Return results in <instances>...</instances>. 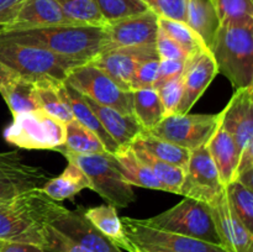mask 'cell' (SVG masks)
I'll use <instances>...</instances> for the list:
<instances>
[{
  "label": "cell",
  "instance_id": "1",
  "mask_svg": "<svg viewBox=\"0 0 253 252\" xmlns=\"http://www.w3.org/2000/svg\"><path fill=\"white\" fill-rule=\"evenodd\" d=\"M0 37L46 48L59 56L76 61H93L95 57L110 49V41L105 25L59 24L30 29H1Z\"/></svg>",
  "mask_w": 253,
  "mask_h": 252
},
{
  "label": "cell",
  "instance_id": "2",
  "mask_svg": "<svg viewBox=\"0 0 253 252\" xmlns=\"http://www.w3.org/2000/svg\"><path fill=\"white\" fill-rule=\"evenodd\" d=\"M66 208L43 193L41 187L0 203V241L43 246L48 225Z\"/></svg>",
  "mask_w": 253,
  "mask_h": 252
},
{
  "label": "cell",
  "instance_id": "3",
  "mask_svg": "<svg viewBox=\"0 0 253 252\" xmlns=\"http://www.w3.org/2000/svg\"><path fill=\"white\" fill-rule=\"evenodd\" d=\"M253 21L220 24L209 51L236 89L253 85Z\"/></svg>",
  "mask_w": 253,
  "mask_h": 252
},
{
  "label": "cell",
  "instance_id": "4",
  "mask_svg": "<svg viewBox=\"0 0 253 252\" xmlns=\"http://www.w3.org/2000/svg\"><path fill=\"white\" fill-rule=\"evenodd\" d=\"M0 62L32 83L42 81L64 83L73 69L84 64L42 47L22 44L2 37H0Z\"/></svg>",
  "mask_w": 253,
  "mask_h": 252
},
{
  "label": "cell",
  "instance_id": "5",
  "mask_svg": "<svg viewBox=\"0 0 253 252\" xmlns=\"http://www.w3.org/2000/svg\"><path fill=\"white\" fill-rule=\"evenodd\" d=\"M56 151L61 152L68 162L78 166L89 179V189L100 195L109 205L127 208L136 200L132 185L124 179L116 161L111 153L81 155L67 151L63 146Z\"/></svg>",
  "mask_w": 253,
  "mask_h": 252
},
{
  "label": "cell",
  "instance_id": "6",
  "mask_svg": "<svg viewBox=\"0 0 253 252\" xmlns=\"http://www.w3.org/2000/svg\"><path fill=\"white\" fill-rule=\"evenodd\" d=\"M143 221L165 231L221 246L209 205L200 200L184 198L170 209Z\"/></svg>",
  "mask_w": 253,
  "mask_h": 252
},
{
  "label": "cell",
  "instance_id": "7",
  "mask_svg": "<svg viewBox=\"0 0 253 252\" xmlns=\"http://www.w3.org/2000/svg\"><path fill=\"white\" fill-rule=\"evenodd\" d=\"M130 252H229L220 245L168 232L146 224L143 219L121 217Z\"/></svg>",
  "mask_w": 253,
  "mask_h": 252
},
{
  "label": "cell",
  "instance_id": "8",
  "mask_svg": "<svg viewBox=\"0 0 253 252\" xmlns=\"http://www.w3.org/2000/svg\"><path fill=\"white\" fill-rule=\"evenodd\" d=\"M6 142L26 150H54L64 145L66 124L41 109L14 115L4 130Z\"/></svg>",
  "mask_w": 253,
  "mask_h": 252
},
{
  "label": "cell",
  "instance_id": "9",
  "mask_svg": "<svg viewBox=\"0 0 253 252\" xmlns=\"http://www.w3.org/2000/svg\"><path fill=\"white\" fill-rule=\"evenodd\" d=\"M66 83L100 105L115 109L124 115H133L132 91L119 86L91 62L73 69Z\"/></svg>",
  "mask_w": 253,
  "mask_h": 252
},
{
  "label": "cell",
  "instance_id": "10",
  "mask_svg": "<svg viewBox=\"0 0 253 252\" xmlns=\"http://www.w3.org/2000/svg\"><path fill=\"white\" fill-rule=\"evenodd\" d=\"M220 124V113L172 114L163 118L147 132L193 151L209 142Z\"/></svg>",
  "mask_w": 253,
  "mask_h": 252
},
{
  "label": "cell",
  "instance_id": "11",
  "mask_svg": "<svg viewBox=\"0 0 253 252\" xmlns=\"http://www.w3.org/2000/svg\"><path fill=\"white\" fill-rule=\"evenodd\" d=\"M225 189L207 145L190 151L179 195L209 204Z\"/></svg>",
  "mask_w": 253,
  "mask_h": 252
},
{
  "label": "cell",
  "instance_id": "12",
  "mask_svg": "<svg viewBox=\"0 0 253 252\" xmlns=\"http://www.w3.org/2000/svg\"><path fill=\"white\" fill-rule=\"evenodd\" d=\"M48 179L47 172L25 162L17 151L0 152V203L9 202L26 190L42 187Z\"/></svg>",
  "mask_w": 253,
  "mask_h": 252
},
{
  "label": "cell",
  "instance_id": "13",
  "mask_svg": "<svg viewBox=\"0 0 253 252\" xmlns=\"http://www.w3.org/2000/svg\"><path fill=\"white\" fill-rule=\"evenodd\" d=\"M148 59H160L156 44L106 49L95 57L91 63L108 74L119 86L125 90H130L131 78L138 64Z\"/></svg>",
  "mask_w": 253,
  "mask_h": 252
},
{
  "label": "cell",
  "instance_id": "14",
  "mask_svg": "<svg viewBox=\"0 0 253 252\" xmlns=\"http://www.w3.org/2000/svg\"><path fill=\"white\" fill-rule=\"evenodd\" d=\"M253 85L236 89L220 113V124L235 141L239 157L253 147Z\"/></svg>",
  "mask_w": 253,
  "mask_h": 252
},
{
  "label": "cell",
  "instance_id": "15",
  "mask_svg": "<svg viewBox=\"0 0 253 252\" xmlns=\"http://www.w3.org/2000/svg\"><path fill=\"white\" fill-rule=\"evenodd\" d=\"M219 73L209 48L198 49L185 61L183 71V95L175 114H188Z\"/></svg>",
  "mask_w": 253,
  "mask_h": 252
},
{
  "label": "cell",
  "instance_id": "16",
  "mask_svg": "<svg viewBox=\"0 0 253 252\" xmlns=\"http://www.w3.org/2000/svg\"><path fill=\"white\" fill-rule=\"evenodd\" d=\"M105 30L111 48L156 44L158 16L148 9L140 14L106 22Z\"/></svg>",
  "mask_w": 253,
  "mask_h": 252
},
{
  "label": "cell",
  "instance_id": "17",
  "mask_svg": "<svg viewBox=\"0 0 253 252\" xmlns=\"http://www.w3.org/2000/svg\"><path fill=\"white\" fill-rule=\"evenodd\" d=\"M220 244L229 252H253V232L236 216L229 204L226 190L209 204Z\"/></svg>",
  "mask_w": 253,
  "mask_h": 252
},
{
  "label": "cell",
  "instance_id": "18",
  "mask_svg": "<svg viewBox=\"0 0 253 252\" xmlns=\"http://www.w3.org/2000/svg\"><path fill=\"white\" fill-rule=\"evenodd\" d=\"M51 226L90 252H123L86 219L81 205L76 210L66 208Z\"/></svg>",
  "mask_w": 253,
  "mask_h": 252
},
{
  "label": "cell",
  "instance_id": "19",
  "mask_svg": "<svg viewBox=\"0 0 253 252\" xmlns=\"http://www.w3.org/2000/svg\"><path fill=\"white\" fill-rule=\"evenodd\" d=\"M83 98L99 119L106 132L111 136V138L120 148L130 146L132 141L143 131L133 115H124L115 109L95 103L88 96L83 95Z\"/></svg>",
  "mask_w": 253,
  "mask_h": 252
},
{
  "label": "cell",
  "instance_id": "20",
  "mask_svg": "<svg viewBox=\"0 0 253 252\" xmlns=\"http://www.w3.org/2000/svg\"><path fill=\"white\" fill-rule=\"evenodd\" d=\"M59 24L73 22L67 20L54 0H24L14 20L1 29H30Z\"/></svg>",
  "mask_w": 253,
  "mask_h": 252
},
{
  "label": "cell",
  "instance_id": "21",
  "mask_svg": "<svg viewBox=\"0 0 253 252\" xmlns=\"http://www.w3.org/2000/svg\"><path fill=\"white\" fill-rule=\"evenodd\" d=\"M208 151L214 161L215 166L219 172L220 179L222 184L226 187L229 183L234 180L235 172H236L237 163H239V152L235 141L231 136L226 132L221 124H219L215 130L214 135L210 137L207 143Z\"/></svg>",
  "mask_w": 253,
  "mask_h": 252
},
{
  "label": "cell",
  "instance_id": "22",
  "mask_svg": "<svg viewBox=\"0 0 253 252\" xmlns=\"http://www.w3.org/2000/svg\"><path fill=\"white\" fill-rule=\"evenodd\" d=\"M63 90L64 96H66L67 101H68L69 109H71L74 120H77L79 124L88 127L90 131H93L100 138L101 142L104 143L106 151L111 153V155H115L120 150V147L116 145V142L111 138V136L106 132V130L103 127L99 119L96 118L95 114L93 113V110L89 108L86 101L84 100L83 95L78 90H76L73 86L66 83V82L63 83Z\"/></svg>",
  "mask_w": 253,
  "mask_h": 252
},
{
  "label": "cell",
  "instance_id": "23",
  "mask_svg": "<svg viewBox=\"0 0 253 252\" xmlns=\"http://www.w3.org/2000/svg\"><path fill=\"white\" fill-rule=\"evenodd\" d=\"M86 219L115 246L120 250L130 252V242L124 231L121 217H119L118 210L113 205H99V207L84 209Z\"/></svg>",
  "mask_w": 253,
  "mask_h": 252
},
{
  "label": "cell",
  "instance_id": "24",
  "mask_svg": "<svg viewBox=\"0 0 253 252\" xmlns=\"http://www.w3.org/2000/svg\"><path fill=\"white\" fill-rule=\"evenodd\" d=\"M124 179L130 185L148 188V189L163 190V185L155 177L152 172L143 165L142 161L136 156L131 146L123 147L113 155Z\"/></svg>",
  "mask_w": 253,
  "mask_h": 252
},
{
  "label": "cell",
  "instance_id": "25",
  "mask_svg": "<svg viewBox=\"0 0 253 252\" xmlns=\"http://www.w3.org/2000/svg\"><path fill=\"white\" fill-rule=\"evenodd\" d=\"M35 98L41 110L63 124L73 120L68 101L64 96L63 83L42 81L35 83Z\"/></svg>",
  "mask_w": 253,
  "mask_h": 252
},
{
  "label": "cell",
  "instance_id": "26",
  "mask_svg": "<svg viewBox=\"0 0 253 252\" xmlns=\"http://www.w3.org/2000/svg\"><path fill=\"white\" fill-rule=\"evenodd\" d=\"M185 24L209 48L219 29V19L210 0H188Z\"/></svg>",
  "mask_w": 253,
  "mask_h": 252
},
{
  "label": "cell",
  "instance_id": "27",
  "mask_svg": "<svg viewBox=\"0 0 253 252\" xmlns=\"http://www.w3.org/2000/svg\"><path fill=\"white\" fill-rule=\"evenodd\" d=\"M85 188H89V179L83 170L74 163L68 162L66 169L56 178L48 179L41 189L56 202L72 199Z\"/></svg>",
  "mask_w": 253,
  "mask_h": 252
},
{
  "label": "cell",
  "instance_id": "28",
  "mask_svg": "<svg viewBox=\"0 0 253 252\" xmlns=\"http://www.w3.org/2000/svg\"><path fill=\"white\" fill-rule=\"evenodd\" d=\"M131 146L141 148L150 155L155 156L158 160H162L170 165L178 166L185 170V167L189 161L190 151L183 148L180 146L174 145L169 141L162 140L147 131H142L135 140L132 141Z\"/></svg>",
  "mask_w": 253,
  "mask_h": 252
},
{
  "label": "cell",
  "instance_id": "29",
  "mask_svg": "<svg viewBox=\"0 0 253 252\" xmlns=\"http://www.w3.org/2000/svg\"><path fill=\"white\" fill-rule=\"evenodd\" d=\"M132 113L143 128L150 131L165 118V110L155 88L132 91Z\"/></svg>",
  "mask_w": 253,
  "mask_h": 252
},
{
  "label": "cell",
  "instance_id": "30",
  "mask_svg": "<svg viewBox=\"0 0 253 252\" xmlns=\"http://www.w3.org/2000/svg\"><path fill=\"white\" fill-rule=\"evenodd\" d=\"M131 148L136 153V156L142 161L143 165L160 180L161 184L163 185V190L174 193V194H179L180 187H182L185 174V170L183 168L170 165V163L165 162L162 160H158L155 156L150 155V153L141 150V148L133 147V146H131Z\"/></svg>",
  "mask_w": 253,
  "mask_h": 252
},
{
  "label": "cell",
  "instance_id": "31",
  "mask_svg": "<svg viewBox=\"0 0 253 252\" xmlns=\"http://www.w3.org/2000/svg\"><path fill=\"white\" fill-rule=\"evenodd\" d=\"M63 147L67 151L81 155L108 152L100 138L74 119L66 124V140Z\"/></svg>",
  "mask_w": 253,
  "mask_h": 252
},
{
  "label": "cell",
  "instance_id": "32",
  "mask_svg": "<svg viewBox=\"0 0 253 252\" xmlns=\"http://www.w3.org/2000/svg\"><path fill=\"white\" fill-rule=\"evenodd\" d=\"M0 94L9 106L12 115L40 109L35 98V83L21 77L15 79L5 88L0 89Z\"/></svg>",
  "mask_w": 253,
  "mask_h": 252
},
{
  "label": "cell",
  "instance_id": "33",
  "mask_svg": "<svg viewBox=\"0 0 253 252\" xmlns=\"http://www.w3.org/2000/svg\"><path fill=\"white\" fill-rule=\"evenodd\" d=\"M229 204L245 226L253 232V192L239 180H232L225 187Z\"/></svg>",
  "mask_w": 253,
  "mask_h": 252
},
{
  "label": "cell",
  "instance_id": "34",
  "mask_svg": "<svg viewBox=\"0 0 253 252\" xmlns=\"http://www.w3.org/2000/svg\"><path fill=\"white\" fill-rule=\"evenodd\" d=\"M69 22L84 25H105L95 0H54Z\"/></svg>",
  "mask_w": 253,
  "mask_h": 252
},
{
  "label": "cell",
  "instance_id": "35",
  "mask_svg": "<svg viewBox=\"0 0 253 252\" xmlns=\"http://www.w3.org/2000/svg\"><path fill=\"white\" fill-rule=\"evenodd\" d=\"M158 29L177 42L189 54H193L198 49L208 48L202 39L185 22L158 17Z\"/></svg>",
  "mask_w": 253,
  "mask_h": 252
},
{
  "label": "cell",
  "instance_id": "36",
  "mask_svg": "<svg viewBox=\"0 0 253 252\" xmlns=\"http://www.w3.org/2000/svg\"><path fill=\"white\" fill-rule=\"evenodd\" d=\"M220 24L253 21L252 0H210Z\"/></svg>",
  "mask_w": 253,
  "mask_h": 252
},
{
  "label": "cell",
  "instance_id": "37",
  "mask_svg": "<svg viewBox=\"0 0 253 252\" xmlns=\"http://www.w3.org/2000/svg\"><path fill=\"white\" fill-rule=\"evenodd\" d=\"M95 2L105 22L116 21L148 10L141 0H95Z\"/></svg>",
  "mask_w": 253,
  "mask_h": 252
},
{
  "label": "cell",
  "instance_id": "38",
  "mask_svg": "<svg viewBox=\"0 0 253 252\" xmlns=\"http://www.w3.org/2000/svg\"><path fill=\"white\" fill-rule=\"evenodd\" d=\"M155 89L157 90L161 104H162L163 110H165V118L175 114L183 95L182 76L170 79V81L163 82V83L156 85Z\"/></svg>",
  "mask_w": 253,
  "mask_h": 252
},
{
  "label": "cell",
  "instance_id": "39",
  "mask_svg": "<svg viewBox=\"0 0 253 252\" xmlns=\"http://www.w3.org/2000/svg\"><path fill=\"white\" fill-rule=\"evenodd\" d=\"M158 17L185 22L188 0H141Z\"/></svg>",
  "mask_w": 253,
  "mask_h": 252
},
{
  "label": "cell",
  "instance_id": "40",
  "mask_svg": "<svg viewBox=\"0 0 253 252\" xmlns=\"http://www.w3.org/2000/svg\"><path fill=\"white\" fill-rule=\"evenodd\" d=\"M42 249L46 252H90L48 225L44 232Z\"/></svg>",
  "mask_w": 253,
  "mask_h": 252
},
{
  "label": "cell",
  "instance_id": "41",
  "mask_svg": "<svg viewBox=\"0 0 253 252\" xmlns=\"http://www.w3.org/2000/svg\"><path fill=\"white\" fill-rule=\"evenodd\" d=\"M158 67H160V59H148L138 64L131 78L130 90L153 88L158 78Z\"/></svg>",
  "mask_w": 253,
  "mask_h": 252
},
{
  "label": "cell",
  "instance_id": "42",
  "mask_svg": "<svg viewBox=\"0 0 253 252\" xmlns=\"http://www.w3.org/2000/svg\"><path fill=\"white\" fill-rule=\"evenodd\" d=\"M156 48L160 59H178V61H187L190 54L169 36L158 29L157 40H156Z\"/></svg>",
  "mask_w": 253,
  "mask_h": 252
},
{
  "label": "cell",
  "instance_id": "43",
  "mask_svg": "<svg viewBox=\"0 0 253 252\" xmlns=\"http://www.w3.org/2000/svg\"><path fill=\"white\" fill-rule=\"evenodd\" d=\"M185 61H178V59H160V67H158V78L153 88L163 82L170 81L177 77H180L184 71Z\"/></svg>",
  "mask_w": 253,
  "mask_h": 252
},
{
  "label": "cell",
  "instance_id": "44",
  "mask_svg": "<svg viewBox=\"0 0 253 252\" xmlns=\"http://www.w3.org/2000/svg\"><path fill=\"white\" fill-rule=\"evenodd\" d=\"M24 0H0V27L6 26L14 20Z\"/></svg>",
  "mask_w": 253,
  "mask_h": 252
},
{
  "label": "cell",
  "instance_id": "45",
  "mask_svg": "<svg viewBox=\"0 0 253 252\" xmlns=\"http://www.w3.org/2000/svg\"><path fill=\"white\" fill-rule=\"evenodd\" d=\"M0 252H46L41 246L21 242H2Z\"/></svg>",
  "mask_w": 253,
  "mask_h": 252
},
{
  "label": "cell",
  "instance_id": "46",
  "mask_svg": "<svg viewBox=\"0 0 253 252\" xmlns=\"http://www.w3.org/2000/svg\"><path fill=\"white\" fill-rule=\"evenodd\" d=\"M16 78H19V76L14 71H11L9 67H6L4 63L0 62V89L9 85Z\"/></svg>",
  "mask_w": 253,
  "mask_h": 252
},
{
  "label": "cell",
  "instance_id": "47",
  "mask_svg": "<svg viewBox=\"0 0 253 252\" xmlns=\"http://www.w3.org/2000/svg\"><path fill=\"white\" fill-rule=\"evenodd\" d=\"M1 246H2V241H0V249H1Z\"/></svg>",
  "mask_w": 253,
  "mask_h": 252
}]
</instances>
